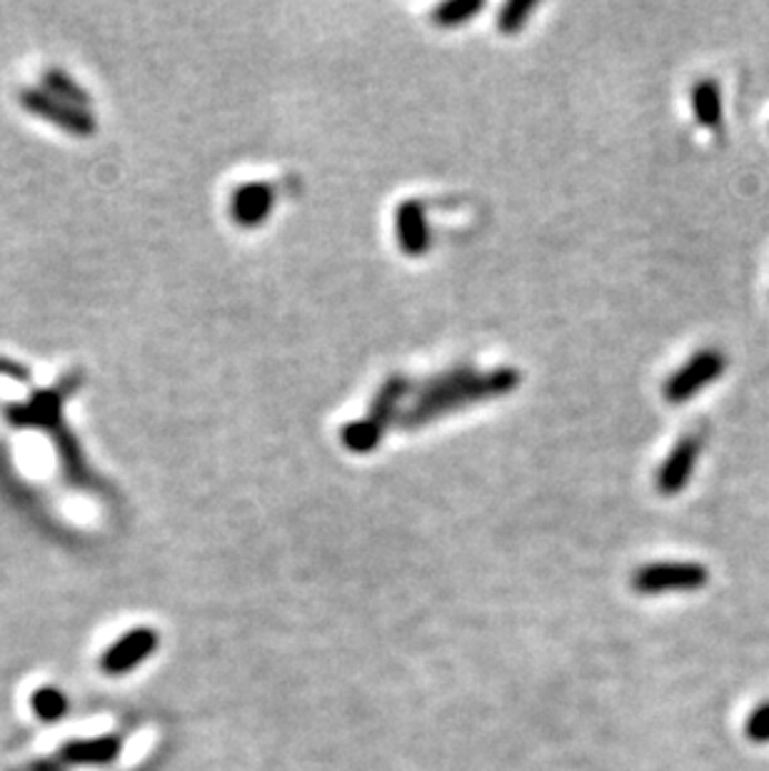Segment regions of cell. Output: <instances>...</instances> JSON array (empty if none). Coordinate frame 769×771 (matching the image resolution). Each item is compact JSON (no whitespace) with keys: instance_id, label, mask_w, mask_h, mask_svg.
Masks as SVG:
<instances>
[{"instance_id":"obj_1","label":"cell","mask_w":769,"mask_h":771,"mask_svg":"<svg viewBox=\"0 0 769 771\" xmlns=\"http://www.w3.org/2000/svg\"><path fill=\"white\" fill-rule=\"evenodd\" d=\"M522 374L515 368H495L490 372L475 370L470 378L460 380L452 388L432 394L428 400H415L408 410L400 412L398 428L400 430H420L425 424L445 418V414L468 410L472 404L490 402L505 398L520 388Z\"/></svg>"},{"instance_id":"obj_2","label":"cell","mask_w":769,"mask_h":771,"mask_svg":"<svg viewBox=\"0 0 769 771\" xmlns=\"http://www.w3.org/2000/svg\"><path fill=\"white\" fill-rule=\"evenodd\" d=\"M412 392V382L402 374H392V378L380 384L376 398L370 402V410L366 418L350 422L340 432L342 448L352 454H370L380 448L384 432L390 430V424L398 422L400 418V402Z\"/></svg>"},{"instance_id":"obj_3","label":"cell","mask_w":769,"mask_h":771,"mask_svg":"<svg viewBox=\"0 0 769 771\" xmlns=\"http://www.w3.org/2000/svg\"><path fill=\"white\" fill-rule=\"evenodd\" d=\"M710 582V570L700 562H657L640 567L632 574V590L637 594H667V592H697Z\"/></svg>"},{"instance_id":"obj_4","label":"cell","mask_w":769,"mask_h":771,"mask_svg":"<svg viewBox=\"0 0 769 771\" xmlns=\"http://www.w3.org/2000/svg\"><path fill=\"white\" fill-rule=\"evenodd\" d=\"M727 370V358L715 348H705L695 352L680 370H675L667 378L662 394L670 404H685L690 402L697 392L710 388L715 380H720V374Z\"/></svg>"},{"instance_id":"obj_5","label":"cell","mask_w":769,"mask_h":771,"mask_svg":"<svg viewBox=\"0 0 769 771\" xmlns=\"http://www.w3.org/2000/svg\"><path fill=\"white\" fill-rule=\"evenodd\" d=\"M160 644V634L153 627H136L130 632L120 634L113 644H110L103 657H100V669L108 677H123L133 672L136 667L148 662L156 654Z\"/></svg>"},{"instance_id":"obj_6","label":"cell","mask_w":769,"mask_h":771,"mask_svg":"<svg viewBox=\"0 0 769 771\" xmlns=\"http://www.w3.org/2000/svg\"><path fill=\"white\" fill-rule=\"evenodd\" d=\"M20 103H23L30 113L46 118L48 123L68 130L73 136H93L96 133V120L86 108L66 103L56 96L46 93V90L28 88L20 93Z\"/></svg>"},{"instance_id":"obj_7","label":"cell","mask_w":769,"mask_h":771,"mask_svg":"<svg viewBox=\"0 0 769 771\" xmlns=\"http://www.w3.org/2000/svg\"><path fill=\"white\" fill-rule=\"evenodd\" d=\"M700 452H702V440L697 438V434H682L675 448L670 450V454L665 458V462L660 464V470H657V480H655L657 492L665 497L680 494L692 480V472L697 467V460H700Z\"/></svg>"},{"instance_id":"obj_8","label":"cell","mask_w":769,"mask_h":771,"mask_svg":"<svg viewBox=\"0 0 769 771\" xmlns=\"http://www.w3.org/2000/svg\"><path fill=\"white\" fill-rule=\"evenodd\" d=\"M278 192L276 186H270L266 180L246 182L240 186L230 198V218L236 220L240 228H258L270 218L272 208H276Z\"/></svg>"},{"instance_id":"obj_9","label":"cell","mask_w":769,"mask_h":771,"mask_svg":"<svg viewBox=\"0 0 769 771\" xmlns=\"http://www.w3.org/2000/svg\"><path fill=\"white\" fill-rule=\"evenodd\" d=\"M395 238H398L400 250L410 258H420L430 250V222L422 200L412 198L400 202L395 210Z\"/></svg>"},{"instance_id":"obj_10","label":"cell","mask_w":769,"mask_h":771,"mask_svg":"<svg viewBox=\"0 0 769 771\" xmlns=\"http://www.w3.org/2000/svg\"><path fill=\"white\" fill-rule=\"evenodd\" d=\"M120 752H123V739L118 734L73 739L60 747V762L70 767H106L113 764Z\"/></svg>"},{"instance_id":"obj_11","label":"cell","mask_w":769,"mask_h":771,"mask_svg":"<svg viewBox=\"0 0 769 771\" xmlns=\"http://www.w3.org/2000/svg\"><path fill=\"white\" fill-rule=\"evenodd\" d=\"M692 110L697 123L702 128L715 130L722 126V93L712 78L697 80V86L692 88Z\"/></svg>"},{"instance_id":"obj_12","label":"cell","mask_w":769,"mask_h":771,"mask_svg":"<svg viewBox=\"0 0 769 771\" xmlns=\"http://www.w3.org/2000/svg\"><path fill=\"white\" fill-rule=\"evenodd\" d=\"M30 709H33V714L40 722L56 724L68 714L70 702L58 687H38L36 692L30 694Z\"/></svg>"},{"instance_id":"obj_13","label":"cell","mask_w":769,"mask_h":771,"mask_svg":"<svg viewBox=\"0 0 769 771\" xmlns=\"http://www.w3.org/2000/svg\"><path fill=\"white\" fill-rule=\"evenodd\" d=\"M482 0H452V3H442L435 8L432 23L438 28H458L470 23L475 16L482 13Z\"/></svg>"},{"instance_id":"obj_14","label":"cell","mask_w":769,"mask_h":771,"mask_svg":"<svg viewBox=\"0 0 769 771\" xmlns=\"http://www.w3.org/2000/svg\"><path fill=\"white\" fill-rule=\"evenodd\" d=\"M43 83H46V93L50 96H56L60 100H66V103H73V106H80V108H86L88 106V100L90 96L86 93L83 88H80L73 78L66 76V73H60V70H48V73L43 76Z\"/></svg>"},{"instance_id":"obj_15","label":"cell","mask_w":769,"mask_h":771,"mask_svg":"<svg viewBox=\"0 0 769 771\" xmlns=\"http://www.w3.org/2000/svg\"><path fill=\"white\" fill-rule=\"evenodd\" d=\"M535 10H538V3H532V0H510V3H505L500 8L498 30L508 36L520 33V30L528 26V20Z\"/></svg>"},{"instance_id":"obj_16","label":"cell","mask_w":769,"mask_h":771,"mask_svg":"<svg viewBox=\"0 0 769 771\" xmlns=\"http://www.w3.org/2000/svg\"><path fill=\"white\" fill-rule=\"evenodd\" d=\"M745 734L755 744H769V702L760 704L750 717H747Z\"/></svg>"}]
</instances>
